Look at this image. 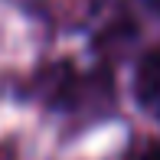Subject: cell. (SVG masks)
Returning <instances> with one entry per match:
<instances>
[{
	"mask_svg": "<svg viewBox=\"0 0 160 160\" xmlns=\"http://www.w3.org/2000/svg\"><path fill=\"white\" fill-rule=\"evenodd\" d=\"M134 92L141 105H154L160 98V49L150 56H144V62L137 65V78H134Z\"/></svg>",
	"mask_w": 160,
	"mask_h": 160,
	"instance_id": "1",
	"label": "cell"
},
{
	"mask_svg": "<svg viewBox=\"0 0 160 160\" xmlns=\"http://www.w3.org/2000/svg\"><path fill=\"white\" fill-rule=\"evenodd\" d=\"M141 160H160V147H150V150H147V154H144Z\"/></svg>",
	"mask_w": 160,
	"mask_h": 160,
	"instance_id": "2",
	"label": "cell"
}]
</instances>
